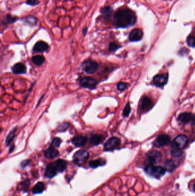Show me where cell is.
Segmentation results:
<instances>
[{
    "mask_svg": "<svg viewBox=\"0 0 195 196\" xmlns=\"http://www.w3.org/2000/svg\"><path fill=\"white\" fill-rule=\"evenodd\" d=\"M136 22L135 12L128 8H120L113 16V24L117 28H125L134 25Z\"/></svg>",
    "mask_w": 195,
    "mask_h": 196,
    "instance_id": "obj_1",
    "label": "cell"
},
{
    "mask_svg": "<svg viewBox=\"0 0 195 196\" xmlns=\"http://www.w3.org/2000/svg\"><path fill=\"white\" fill-rule=\"evenodd\" d=\"M58 154L59 152L57 149L51 146L47 149L44 152V156L47 159H54L58 156Z\"/></svg>",
    "mask_w": 195,
    "mask_h": 196,
    "instance_id": "obj_18",
    "label": "cell"
},
{
    "mask_svg": "<svg viewBox=\"0 0 195 196\" xmlns=\"http://www.w3.org/2000/svg\"><path fill=\"white\" fill-rule=\"evenodd\" d=\"M17 127H14L12 129L10 132L8 134V135H7L6 140H5V143L8 146L10 145L11 143L13 141L14 139L16 137V132L17 131Z\"/></svg>",
    "mask_w": 195,
    "mask_h": 196,
    "instance_id": "obj_23",
    "label": "cell"
},
{
    "mask_svg": "<svg viewBox=\"0 0 195 196\" xmlns=\"http://www.w3.org/2000/svg\"><path fill=\"white\" fill-rule=\"evenodd\" d=\"M32 60L34 64L36 65L37 66H41L45 63V59L42 55H37V56H34L33 57H32Z\"/></svg>",
    "mask_w": 195,
    "mask_h": 196,
    "instance_id": "obj_26",
    "label": "cell"
},
{
    "mask_svg": "<svg viewBox=\"0 0 195 196\" xmlns=\"http://www.w3.org/2000/svg\"><path fill=\"white\" fill-rule=\"evenodd\" d=\"M131 106L129 103H127V105L125 106L124 109L123 110V113H122V115L125 117H128L130 112H131Z\"/></svg>",
    "mask_w": 195,
    "mask_h": 196,
    "instance_id": "obj_35",
    "label": "cell"
},
{
    "mask_svg": "<svg viewBox=\"0 0 195 196\" xmlns=\"http://www.w3.org/2000/svg\"><path fill=\"white\" fill-rule=\"evenodd\" d=\"M121 47V46L119 45L118 44H116V43H113V42H112V43H110L109 44L108 50H109V51H110L111 52H115V51H117L118 49H119Z\"/></svg>",
    "mask_w": 195,
    "mask_h": 196,
    "instance_id": "obj_30",
    "label": "cell"
},
{
    "mask_svg": "<svg viewBox=\"0 0 195 196\" xmlns=\"http://www.w3.org/2000/svg\"><path fill=\"white\" fill-rule=\"evenodd\" d=\"M170 139H171L169 135L167 134H161L156 139L155 143V145L158 147L167 145L170 142Z\"/></svg>",
    "mask_w": 195,
    "mask_h": 196,
    "instance_id": "obj_15",
    "label": "cell"
},
{
    "mask_svg": "<svg viewBox=\"0 0 195 196\" xmlns=\"http://www.w3.org/2000/svg\"><path fill=\"white\" fill-rule=\"evenodd\" d=\"M40 3V0H27L25 3L32 7H35L37 6L39 3Z\"/></svg>",
    "mask_w": 195,
    "mask_h": 196,
    "instance_id": "obj_36",
    "label": "cell"
},
{
    "mask_svg": "<svg viewBox=\"0 0 195 196\" xmlns=\"http://www.w3.org/2000/svg\"><path fill=\"white\" fill-rule=\"evenodd\" d=\"M152 102L151 100L148 97H144L141 99L140 103V107L141 110L143 111H147L151 108Z\"/></svg>",
    "mask_w": 195,
    "mask_h": 196,
    "instance_id": "obj_17",
    "label": "cell"
},
{
    "mask_svg": "<svg viewBox=\"0 0 195 196\" xmlns=\"http://www.w3.org/2000/svg\"><path fill=\"white\" fill-rule=\"evenodd\" d=\"M70 125L71 124L69 122H63L58 126L57 130L58 132H66L68 128L70 127Z\"/></svg>",
    "mask_w": 195,
    "mask_h": 196,
    "instance_id": "obj_27",
    "label": "cell"
},
{
    "mask_svg": "<svg viewBox=\"0 0 195 196\" xmlns=\"http://www.w3.org/2000/svg\"><path fill=\"white\" fill-rule=\"evenodd\" d=\"M147 157L149 162H151L152 163H156L162 159V154L158 151L152 150L148 152Z\"/></svg>",
    "mask_w": 195,
    "mask_h": 196,
    "instance_id": "obj_13",
    "label": "cell"
},
{
    "mask_svg": "<svg viewBox=\"0 0 195 196\" xmlns=\"http://www.w3.org/2000/svg\"><path fill=\"white\" fill-rule=\"evenodd\" d=\"M143 33L141 29L136 28L131 32L129 35V39L131 41H138L141 40Z\"/></svg>",
    "mask_w": 195,
    "mask_h": 196,
    "instance_id": "obj_12",
    "label": "cell"
},
{
    "mask_svg": "<svg viewBox=\"0 0 195 196\" xmlns=\"http://www.w3.org/2000/svg\"><path fill=\"white\" fill-rule=\"evenodd\" d=\"M89 157V153L84 150H80L74 153L73 157V161L74 163L78 165H84L87 161Z\"/></svg>",
    "mask_w": 195,
    "mask_h": 196,
    "instance_id": "obj_5",
    "label": "cell"
},
{
    "mask_svg": "<svg viewBox=\"0 0 195 196\" xmlns=\"http://www.w3.org/2000/svg\"><path fill=\"white\" fill-rule=\"evenodd\" d=\"M29 185H30V181L28 179H25L23 182L21 183L20 184V187L22 190L27 191Z\"/></svg>",
    "mask_w": 195,
    "mask_h": 196,
    "instance_id": "obj_31",
    "label": "cell"
},
{
    "mask_svg": "<svg viewBox=\"0 0 195 196\" xmlns=\"http://www.w3.org/2000/svg\"><path fill=\"white\" fill-rule=\"evenodd\" d=\"M168 79V74L158 75L155 76L153 79V83L158 87H162L166 85Z\"/></svg>",
    "mask_w": 195,
    "mask_h": 196,
    "instance_id": "obj_10",
    "label": "cell"
},
{
    "mask_svg": "<svg viewBox=\"0 0 195 196\" xmlns=\"http://www.w3.org/2000/svg\"><path fill=\"white\" fill-rule=\"evenodd\" d=\"M45 190V185L42 182H38L37 183L32 189V192L33 194H40L42 193Z\"/></svg>",
    "mask_w": 195,
    "mask_h": 196,
    "instance_id": "obj_24",
    "label": "cell"
},
{
    "mask_svg": "<svg viewBox=\"0 0 195 196\" xmlns=\"http://www.w3.org/2000/svg\"><path fill=\"white\" fill-rule=\"evenodd\" d=\"M129 87L128 83H126L124 82H120L117 85V89L120 91H124L125 90H127Z\"/></svg>",
    "mask_w": 195,
    "mask_h": 196,
    "instance_id": "obj_32",
    "label": "cell"
},
{
    "mask_svg": "<svg viewBox=\"0 0 195 196\" xmlns=\"http://www.w3.org/2000/svg\"><path fill=\"white\" fill-rule=\"evenodd\" d=\"M88 138L87 137L83 135H76L72 139L71 142L73 145L76 147H82L86 144Z\"/></svg>",
    "mask_w": 195,
    "mask_h": 196,
    "instance_id": "obj_11",
    "label": "cell"
},
{
    "mask_svg": "<svg viewBox=\"0 0 195 196\" xmlns=\"http://www.w3.org/2000/svg\"><path fill=\"white\" fill-rule=\"evenodd\" d=\"M171 156L173 157L178 158V157H179L182 156V152L181 149H175V148H174L172 150H171Z\"/></svg>",
    "mask_w": 195,
    "mask_h": 196,
    "instance_id": "obj_33",
    "label": "cell"
},
{
    "mask_svg": "<svg viewBox=\"0 0 195 196\" xmlns=\"http://www.w3.org/2000/svg\"><path fill=\"white\" fill-rule=\"evenodd\" d=\"M79 85L84 88L89 90H94L98 85V82L96 79L92 77H84L82 78L78 81Z\"/></svg>",
    "mask_w": 195,
    "mask_h": 196,
    "instance_id": "obj_6",
    "label": "cell"
},
{
    "mask_svg": "<svg viewBox=\"0 0 195 196\" xmlns=\"http://www.w3.org/2000/svg\"><path fill=\"white\" fill-rule=\"evenodd\" d=\"M62 142V141L61 139L58 138V137H56V138H54L52 140L50 146L54 147V148H56V147H57H57H59L60 146Z\"/></svg>",
    "mask_w": 195,
    "mask_h": 196,
    "instance_id": "obj_29",
    "label": "cell"
},
{
    "mask_svg": "<svg viewBox=\"0 0 195 196\" xmlns=\"http://www.w3.org/2000/svg\"><path fill=\"white\" fill-rule=\"evenodd\" d=\"M18 20L19 17L12 15L11 14H7L3 17V20L1 21V24L3 25H10L14 24Z\"/></svg>",
    "mask_w": 195,
    "mask_h": 196,
    "instance_id": "obj_19",
    "label": "cell"
},
{
    "mask_svg": "<svg viewBox=\"0 0 195 196\" xmlns=\"http://www.w3.org/2000/svg\"><path fill=\"white\" fill-rule=\"evenodd\" d=\"M81 67L82 70L87 74H94L98 71L99 65L98 63L92 60H86L81 64Z\"/></svg>",
    "mask_w": 195,
    "mask_h": 196,
    "instance_id": "obj_4",
    "label": "cell"
},
{
    "mask_svg": "<svg viewBox=\"0 0 195 196\" xmlns=\"http://www.w3.org/2000/svg\"><path fill=\"white\" fill-rule=\"evenodd\" d=\"M165 169H167L169 172H172L175 170L176 168L175 163L173 161L169 160L165 163Z\"/></svg>",
    "mask_w": 195,
    "mask_h": 196,
    "instance_id": "obj_28",
    "label": "cell"
},
{
    "mask_svg": "<svg viewBox=\"0 0 195 196\" xmlns=\"http://www.w3.org/2000/svg\"><path fill=\"white\" fill-rule=\"evenodd\" d=\"M21 20L24 22V24H27L30 27H36L38 23V18L32 15H29L26 17H23L21 18Z\"/></svg>",
    "mask_w": 195,
    "mask_h": 196,
    "instance_id": "obj_16",
    "label": "cell"
},
{
    "mask_svg": "<svg viewBox=\"0 0 195 196\" xmlns=\"http://www.w3.org/2000/svg\"><path fill=\"white\" fill-rule=\"evenodd\" d=\"M88 31V27H85L82 29V34L84 36H85L86 34H87Z\"/></svg>",
    "mask_w": 195,
    "mask_h": 196,
    "instance_id": "obj_38",
    "label": "cell"
},
{
    "mask_svg": "<svg viewBox=\"0 0 195 196\" xmlns=\"http://www.w3.org/2000/svg\"><path fill=\"white\" fill-rule=\"evenodd\" d=\"M145 171L148 175L155 177L156 178H160L162 176L164 175L166 170L162 166H155L151 164L145 168Z\"/></svg>",
    "mask_w": 195,
    "mask_h": 196,
    "instance_id": "obj_3",
    "label": "cell"
},
{
    "mask_svg": "<svg viewBox=\"0 0 195 196\" xmlns=\"http://www.w3.org/2000/svg\"><path fill=\"white\" fill-rule=\"evenodd\" d=\"M192 122H193V125H195V115H193V118H192Z\"/></svg>",
    "mask_w": 195,
    "mask_h": 196,
    "instance_id": "obj_40",
    "label": "cell"
},
{
    "mask_svg": "<svg viewBox=\"0 0 195 196\" xmlns=\"http://www.w3.org/2000/svg\"><path fill=\"white\" fill-rule=\"evenodd\" d=\"M49 45L44 41L40 40L36 42L34 45L33 51L36 53H43L48 51Z\"/></svg>",
    "mask_w": 195,
    "mask_h": 196,
    "instance_id": "obj_9",
    "label": "cell"
},
{
    "mask_svg": "<svg viewBox=\"0 0 195 196\" xmlns=\"http://www.w3.org/2000/svg\"><path fill=\"white\" fill-rule=\"evenodd\" d=\"M193 190H194V191L195 192V183L194 184V185H193Z\"/></svg>",
    "mask_w": 195,
    "mask_h": 196,
    "instance_id": "obj_41",
    "label": "cell"
},
{
    "mask_svg": "<svg viewBox=\"0 0 195 196\" xmlns=\"http://www.w3.org/2000/svg\"><path fill=\"white\" fill-rule=\"evenodd\" d=\"M188 142V139L184 135L178 136L172 142V146L175 149H182L185 148Z\"/></svg>",
    "mask_w": 195,
    "mask_h": 196,
    "instance_id": "obj_8",
    "label": "cell"
},
{
    "mask_svg": "<svg viewBox=\"0 0 195 196\" xmlns=\"http://www.w3.org/2000/svg\"><path fill=\"white\" fill-rule=\"evenodd\" d=\"M11 70L14 74H24L27 72V67L24 64L18 63L12 66V67L11 68Z\"/></svg>",
    "mask_w": 195,
    "mask_h": 196,
    "instance_id": "obj_14",
    "label": "cell"
},
{
    "mask_svg": "<svg viewBox=\"0 0 195 196\" xmlns=\"http://www.w3.org/2000/svg\"><path fill=\"white\" fill-rule=\"evenodd\" d=\"M120 143H121L120 139L116 137H113L109 139L108 141L105 143L104 150L106 152L113 151L118 147Z\"/></svg>",
    "mask_w": 195,
    "mask_h": 196,
    "instance_id": "obj_7",
    "label": "cell"
},
{
    "mask_svg": "<svg viewBox=\"0 0 195 196\" xmlns=\"http://www.w3.org/2000/svg\"><path fill=\"white\" fill-rule=\"evenodd\" d=\"M104 139V137L101 134H93L92 135V137L89 140L90 144L92 146L98 145L100 144L101 142Z\"/></svg>",
    "mask_w": 195,
    "mask_h": 196,
    "instance_id": "obj_20",
    "label": "cell"
},
{
    "mask_svg": "<svg viewBox=\"0 0 195 196\" xmlns=\"http://www.w3.org/2000/svg\"><path fill=\"white\" fill-rule=\"evenodd\" d=\"M30 160H25L24 161H22L21 163V166L22 168H25V166H27L30 163Z\"/></svg>",
    "mask_w": 195,
    "mask_h": 196,
    "instance_id": "obj_37",
    "label": "cell"
},
{
    "mask_svg": "<svg viewBox=\"0 0 195 196\" xmlns=\"http://www.w3.org/2000/svg\"><path fill=\"white\" fill-rule=\"evenodd\" d=\"M105 164H106V160L104 158H98V159H94L93 161H91L89 163V166L93 169L97 168L99 166L105 165Z\"/></svg>",
    "mask_w": 195,
    "mask_h": 196,
    "instance_id": "obj_21",
    "label": "cell"
},
{
    "mask_svg": "<svg viewBox=\"0 0 195 196\" xmlns=\"http://www.w3.org/2000/svg\"><path fill=\"white\" fill-rule=\"evenodd\" d=\"M67 167V162L64 159H57L53 162L48 165L45 176L48 178H52L56 176L58 173L64 172Z\"/></svg>",
    "mask_w": 195,
    "mask_h": 196,
    "instance_id": "obj_2",
    "label": "cell"
},
{
    "mask_svg": "<svg viewBox=\"0 0 195 196\" xmlns=\"http://www.w3.org/2000/svg\"><path fill=\"white\" fill-rule=\"evenodd\" d=\"M187 44L189 47H195V36H189L187 38Z\"/></svg>",
    "mask_w": 195,
    "mask_h": 196,
    "instance_id": "obj_34",
    "label": "cell"
},
{
    "mask_svg": "<svg viewBox=\"0 0 195 196\" xmlns=\"http://www.w3.org/2000/svg\"><path fill=\"white\" fill-rule=\"evenodd\" d=\"M192 118V115L188 112L182 113L178 116V120L182 123H188Z\"/></svg>",
    "mask_w": 195,
    "mask_h": 196,
    "instance_id": "obj_25",
    "label": "cell"
},
{
    "mask_svg": "<svg viewBox=\"0 0 195 196\" xmlns=\"http://www.w3.org/2000/svg\"><path fill=\"white\" fill-rule=\"evenodd\" d=\"M113 12V9L111 5H107L101 7L100 9V13L106 17H109Z\"/></svg>",
    "mask_w": 195,
    "mask_h": 196,
    "instance_id": "obj_22",
    "label": "cell"
},
{
    "mask_svg": "<svg viewBox=\"0 0 195 196\" xmlns=\"http://www.w3.org/2000/svg\"><path fill=\"white\" fill-rule=\"evenodd\" d=\"M14 145L12 146L11 147H10V150H9V152H12L14 150Z\"/></svg>",
    "mask_w": 195,
    "mask_h": 196,
    "instance_id": "obj_39",
    "label": "cell"
}]
</instances>
